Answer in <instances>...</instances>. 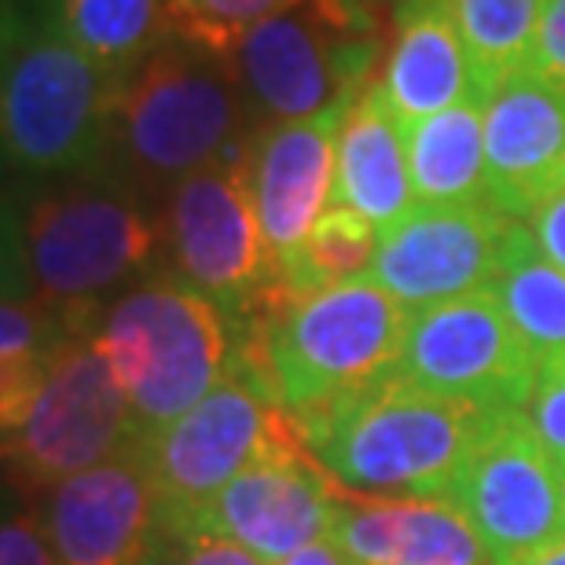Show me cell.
Returning a JSON list of instances; mask_svg holds the SVG:
<instances>
[{
  "label": "cell",
  "instance_id": "obj_1",
  "mask_svg": "<svg viewBox=\"0 0 565 565\" xmlns=\"http://www.w3.org/2000/svg\"><path fill=\"white\" fill-rule=\"evenodd\" d=\"M412 312L375 279L290 294L262 320L235 323L243 367L298 429L397 375Z\"/></svg>",
  "mask_w": 565,
  "mask_h": 565
},
{
  "label": "cell",
  "instance_id": "obj_2",
  "mask_svg": "<svg viewBox=\"0 0 565 565\" xmlns=\"http://www.w3.org/2000/svg\"><path fill=\"white\" fill-rule=\"evenodd\" d=\"M250 118L232 60L166 41L121 77L107 166L137 191L169 195L195 169L232 158Z\"/></svg>",
  "mask_w": 565,
  "mask_h": 565
},
{
  "label": "cell",
  "instance_id": "obj_3",
  "mask_svg": "<svg viewBox=\"0 0 565 565\" xmlns=\"http://www.w3.org/2000/svg\"><path fill=\"white\" fill-rule=\"evenodd\" d=\"M158 228L140 191L107 162L41 191L19 221L22 294L66 316L104 312V294L151 262Z\"/></svg>",
  "mask_w": 565,
  "mask_h": 565
},
{
  "label": "cell",
  "instance_id": "obj_4",
  "mask_svg": "<svg viewBox=\"0 0 565 565\" xmlns=\"http://www.w3.org/2000/svg\"><path fill=\"white\" fill-rule=\"evenodd\" d=\"M495 412L415 390L397 375L301 429L316 462L356 492L445 495Z\"/></svg>",
  "mask_w": 565,
  "mask_h": 565
},
{
  "label": "cell",
  "instance_id": "obj_5",
  "mask_svg": "<svg viewBox=\"0 0 565 565\" xmlns=\"http://www.w3.org/2000/svg\"><path fill=\"white\" fill-rule=\"evenodd\" d=\"M96 342L110 360L143 440L202 404L235 367V323L184 279L151 276L99 316Z\"/></svg>",
  "mask_w": 565,
  "mask_h": 565
},
{
  "label": "cell",
  "instance_id": "obj_6",
  "mask_svg": "<svg viewBox=\"0 0 565 565\" xmlns=\"http://www.w3.org/2000/svg\"><path fill=\"white\" fill-rule=\"evenodd\" d=\"M379 0H298L246 30L232 63L257 126L353 104L382 55Z\"/></svg>",
  "mask_w": 565,
  "mask_h": 565
},
{
  "label": "cell",
  "instance_id": "obj_7",
  "mask_svg": "<svg viewBox=\"0 0 565 565\" xmlns=\"http://www.w3.org/2000/svg\"><path fill=\"white\" fill-rule=\"evenodd\" d=\"M121 77L104 71L60 26L8 38L0 126L4 154L22 177H77L110 151Z\"/></svg>",
  "mask_w": 565,
  "mask_h": 565
},
{
  "label": "cell",
  "instance_id": "obj_8",
  "mask_svg": "<svg viewBox=\"0 0 565 565\" xmlns=\"http://www.w3.org/2000/svg\"><path fill=\"white\" fill-rule=\"evenodd\" d=\"M137 445H143V434L129 393L99 349L96 327H88L66 338L30 412L4 429V462L11 484L30 503L52 484Z\"/></svg>",
  "mask_w": 565,
  "mask_h": 565
},
{
  "label": "cell",
  "instance_id": "obj_9",
  "mask_svg": "<svg viewBox=\"0 0 565 565\" xmlns=\"http://www.w3.org/2000/svg\"><path fill=\"white\" fill-rule=\"evenodd\" d=\"M298 440L305 445L298 423L243 367H232L206 401L143 440L158 522H195L250 462Z\"/></svg>",
  "mask_w": 565,
  "mask_h": 565
},
{
  "label": "cell",
  "instance_id": "obj_10",
  "mask_svg": "<svg viewBox=\"0 0 565 565\" xmlns=\"http://www.w3.org/2000/svg\"><path fill=\"white\" fill-rule=\"evenodd\" d=\"M162 235L173 276L217 301L232 320L250 316L282 279L254 206L246 147L195 169L169 191Z\"/></svg>",
  "mask_w": 565,
  "mask_h": 565
},
{
  "label": "cell",
  "instance_id": "obj_11",
  "mask_svg": "<svg viewBox=\"0 0 565 565\" xmlns=\"http://www.w3.org/2000/svg\"><path fill=\"white\" fill-rule=\"evenodd\" d=\"M540 364L492 290L412 312L397 379L481 412H522Z\"/></svg>",
  "mask_w": 565,
  "mask_h": 565
},
{
  "label": "cell",
  "instance_id": "obj_12",
  "mask_svg": "<svg viewBox=\"0 0 565 565\" xmlns=\"http://www.w3.org/2000/svg\"><path fill=\"white\" fill-rule=\"evenodd\" d=\"M440 500L478 529L495 565L565 540L562 467L525 426L522 412H495Z\"/></svg>",
  "mask_w": 565,
  "mask_h": 565
},
{
  "label": "cell",
  "instance_id": "obj_13",
  "mask_svg": "<svg viewBox=\"0 0 565 565\" xmlns=\"http://www.w3.org/2000/svg\"><path fill=\"white\" fill-rule=\"evenodd\" d=\"M514 224L492 202L415 206L382 232L371 279L408 312L489 290Z\"/></svg>",
  "mask_w": 565,
  "mask_h": 565
},
{
  "label": "cell",
  "instance_id": "obj_14",
  "mask_svg": "<svg viewBox=\"0 0 565 565\" xmlns=\"http://www.w3.org/2000/svg\"><path fill=\"white\" fill-rule=\"evenodd\" d=\"M334 492L338 478H331L298 440L250 462L188 525L235 540L265 562L279 565L305 547L331 540Z\"/></svg>",
  "mask_w": 565,
  "mask_h": 565
},
{
  "label": "cell",
  "instance_id": "obj_15",
  "mask_svg": "<svg viewBox=\"0 0 565 565\" xmlns=\"http://www.w3.org/2000/svg\"><path fill=\"white\" fill-rule=\"evenodd\" d=\"M26 511L60 565H143L158 522L143 445L52 484Z\"/></svg>",
  "mask_w": 565,
  "mask_h": 565
},
{
  "label": "cell",
  "instance_id": "obj_16",
  "mask_svg": "<svg viewBox=\"0 0 565 565\" xmlns=\"http://www.w3.org/2000/svg\"><path fill=\"white\" fill-rule=\"evenodd\" d=\"M349 107L353 104H338L305 121L257 126L246 140L254 206L279 276L298 262L316 221L334 206V147Z\"/></svg>",
  "mask_w": 565,
  "mask_h": 565
},
{
  "label": "cell",
  "instance_id": "obj_17",
  "mask_svg": "<svg viewBox=\"0 0 565 565\" xmlns=\"http://www.w3.org/2000/svg\"><path fill=\"white\" fill-rule=\"evenodd\" d=\"M489 202L525 221L565 184V93L536 71L507 77L484 96Z\"/></svg>",
  "mask_w": 565,
  "mask_h": 565
},
{
  "label": "cell",
  "instance_id": "obj_18",
  "mask_svg": "<svg viewBox=\"0 0 565 565\" xmlns=\"http://www.w3.org/2000/svg\"><path fill=\"white\" fill-rule=\"evenodd\" d=\"M331 544L349 565H495L478 529L440 495H379L338 481Z\"/></svg>",
  "mask_w": 565,
  "mask_h": 565
},
{
  "label": "cell",
  "instance_id": "obj_19",
  "mask_svg": "<svg viewBox=\"0 0 565 565\" xmlns=\"http://www.w3.org/2000/svg\"><path fill=\"white\" fill-rule=\"evenodd\" d=\"M393 22L397 33L379 85L404 126L440 115L462 99H481L451 0H401Z\"/></svg>",
  "mask_w": 565,
  "mask_h": 565
},
{
  "label": "cell",
  "instance_id": "obj_20",
  "mask_svg": "<svg viewBox=\"0 0 565 565\" xmlns=\"http://www.w3.org/2000/svg\"><path fill=\"white\" fill-rule=\"evenodd\" d=\"M334 206L356 210L379 232L415 210L408 132L386 93L371 82L353 99L334 147Z\"/></svg>",
  "mask_w": 565,
  "mask_h": 565
},
{
  "label": "cell",
  "instance_id": "obj_21",
  "mask_svg": "<svg viewBox=\"0 0 565 565\" xmlns=\"http://www.w3.org/2000/svg\"><path fill=\"white\" fill-rule=\"evenodd\" d=\"M408 132V166L415 206H462L489 202V158H484V99L429 115Z\"/></svg>",
  "mask_w": 565,
  "mask_h": 565
},
{
  "label": "cell",
  "instance_id": "obj_22",
  "mask_svg": "<svg viewBox=\"0 0 565 565\" xmlns=\"http://www.w3.org/2000/svg\"><path fill=\"white\" fill-rule=\"evenodd\" d=\"M489 290L522 342L533 349L536 364L565 360V273L540 254L525 221H518L507 235Z\"/></svg>",
  "mask_w": 565,
  "mask_h": 565
},
{
  "label": "cell",
  "instance_id": "obj_23",
  "mask_svg": "<svg viewBox=\"0 0 565 565\" xmlns=\"http://www.w3.org/2000/svg\"><path fill=\"white\" fill-rule=\"evenodd\" d=\"M74 331H88L71 316L30 294H8L0 309V423L15 426L49 379L52 360Z\"/></svg>",
  "mask_w": 565,
  "mask_h": 565
},
{
  "label": "cell",
  "instance_id": "obj_24",
  "mask_svg": "<svg viewBox=\"0 0 565 565\" xmlns=\"http://www.w3.org/2000/svg\"><path fill=\"white\" fill-rule=\"evenodd\" d=\"M60 30L104 71L126 77L173 41L169 0H60Z\"/></svg>",
  "mask_w": 565,
  "mask_h": 565
},
{
  "label": "cell",
  "instance_id": "obj_25",
  "mask_svg": "<svg viewBox=\"0 0 565 565\" xmlns=\"http://www.w3.org/2000/svg\"><path fill=\"white\" fill-rule=\"evenodd\" d=\"M544 0H451L473 71V88L484 99L507 77L529 71Z\"/></svg>",
  "mask_w": 565,
  "mask_h": 565
},
{
  "label": "cell",
  "instance_id": "obj_26",
  "mask_svg": "<svg viewBox=\"0 0 565 565\" xmlns=\"http://www.w3.org/2000/svg\"><path fill=\"white\" fill-rule=\"evenodd\" d=\"M382 232L367 217H360L349 206H331L316 221L312 235L305 239L298 262H294L282 279L290 290L309 294L323 287H338V282L364 279L379 257Z\"/></svg>",
  "mask_w": 565,
  "mask_h": 565
},
{
  "label": "cell",
  "instance_id": "obj_27",
  "mask_svg": "<svg viewBox=\"0 0 565 565\" xmlns=\"http://www.w3.org/2000/svg\"><path fill=\"white\" fill-rule=\"evenodd\" d=\"M298 0H169L173 41L195 52L232 60L246 30Z\"/></svg>",
  "mask_w": 565,
  "mask_h": 565
},
{
  "label": "cell",
  "instance_id": "obj_28",
  "mask_svg": "<svg viewBox=\"0 0 565 565\" xmlns=\"http://www.w3.org/2000/svg\"><path fill=\"white\" fill-rule=\"evenodd\" d=\"M143 565H273L235 540L213 536L188 522H154Z\"/></svg>",
  "mask_w": 565,
  "mask_h": 565
},
{
  "label": "cell",
  "instance_id": "obj_29",
  "mask_svg": "<svg viewBox=\"0 0 565 565\" xmlns=\"http://www.w3.org/2000/svg\"><path fill=\"white\" fill-rule=\"evenodd\" d=\"M522 419L536 434L540 445L555 456L558 467H565V360L540 364V375L522 408Z\"/></svg>",
  "mask_w": 565,
  "mask_h": 565
},
{
  "label": "cell",
  "instance_id": "obj_30",
  "mask_svg": "<svg viewBox=\"0 0 565 565\" xmlns=\"http://www.w3.org/2000/svg\"><path fill=\"white\" fill-rule=\"evenodd\" d=\"M529 71H536L544 82L565 93V0H544V8H540V26H536Z\"/></svg>",
  "mask_w": 565,
  "mask_h": 565
},
{
  "label": "cell",
  "instance_id": "obj_31",
  "mask_svg": "<svg viewBox=\"0 0 565 565\" xmlns=\"http://www.w3.org/2000/svg\"><path fill=\"white\" fill-rule=\"evenodd\" d=\"M0 565H60L30 511L11 514L0 533Z\"/></svg>",
  "mask_w": 565,
  "mask_h": 565
},
{
  "label": "cell",
  "instance_id": "obj_32",
  "mask_svg": "<svg viewBox=\"0 0 565 565\" xmlns=\"http://www.w3.org/2000/svg\"><path fill=\"white\" fill-rule=\"evenodd\" d=\"M525 224H529V232H533L540 254L565 273V184L558 191H551V195L529 213Z\"/></svg>",
  "mask_w": 565,
  "mask_h": 565
},
{
  "label": "cell",
  "instance_id": "obj_33",
  "mask_svg": "<svg viewBox=\"0 0 565 565\" xmlns=\"http://www.w3.org/2000/svg\"><path fill=\"white\" fill-rule=\"evenodd\" d=\"M279 565H349V562H345L342 551L331 544V540H323V544L305 547V551H298V555H290L287 562H279Z\"/></svg>",
  "mask_w": 565,
  "mask_h": 565
},
{
  "label": "cell",
  "instance_id": "obj_34",
  "mask_svg": "<svg viewBox=\"0 0 565 565\" xmlns=\"http://www.w3.org/2000/svg\"><path fill=\"white\" fill-rule=\"evenodd\" d=\"M507 565H565V540H555V544L540 547V551H533V555L514 558V562H507Z\"/></svg>",
  "mask_w": 565,
  "mask_h": 565
},
{
  "label": "cell",
  "instance_id": "obj_35",
  "mask_svg": "<svg viewBox=\"0 0 565 565\" xmlns=\"http://www.w3.org/2000/svg\"><path fill=\"white\" fill-rule=\"evenodd\" d=\"M562 492H565V467H562Z\"/></svg>",
  "mask_w": 565,
  "mask_h": 565
}]
</instances>
